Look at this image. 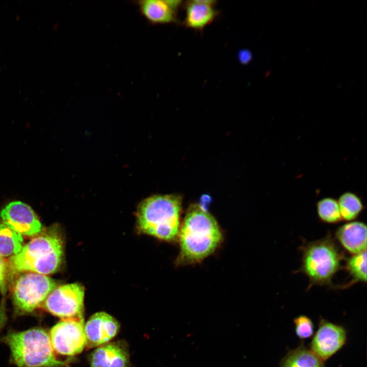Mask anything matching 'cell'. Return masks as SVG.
<instances>
[{"label":"cell","instance_id":"obj_2","mask_svg":"<svg viewBox=\"0 0 367 367\" xmlns=\"http://www.w3.org/2000/svg\"><path fill=\"white\" fill-rule=\"evenodd\" d=\"M181 203V198L175 195H155L144 200L137 212L139 230L163 241H177Z\"/></svg>","mask_w":367,"mask_h":367},{"label":"cell","instance_id":"obj_4","mask_svg":"<svg viewBox=\"0 0 367 367\" xmlns=\"http://www.w3.org/2000/svg\"><path fill=\"white\" fill-rule=\"evenodd\" d=\"M63 241L57 229L34 238L9 259L8 268L14 272L48 275L60 267L64 254Z\"/></svg>","mask_w":367,"mask_h":367},{"label":"cell","instance_id":"obj_1","mask_svg":"<svg viewBox=\"0 0 367 367\" xmlns=\"http://www.w3.org/2000/svg\"><path fill=\"white\" fill-rule=\"evenodd\" d=\"M179 252L176 265L199 263L213 253L223 241L216 219L201 206L191 205L181 224L178 239Z\"/></svg>","mask_w":367,"mask_h":367},{"label":"cell","instance_id":"obj_7","mask_svg":"<svg viewBox=\"0 0 367 367\" xmlns=\"http://www.w3.org/2000/svg\"><path fill=\"white\" fill-rule=\"evenodd\" d=\"M84 294L83 286L78 283L58 286L41 306L62 319H83Z\"/></svg>","mask_w":367,"mask_h":367},{"label":"cell","instance_id":"obj_12","mask_svg":"<svg viewBox=\"0 0 367 367\" xmlns=\"http://www.w3.org/2000/svg\"><path fill=\"white\" fill-rule=\"evenodd\" d=\"M182 3L180 0H143L137 4L142 16L156 25L177 23V13Z\"/></svg>","mask_w":367,"mask_h":367},{"label":"cell","instance_id":"obj_13","mask_svg":"<svg viewBox=\"0 0 367 367\" xmlns=\"http://www.w3.org/2000/svg\"><path fill=\"white\" fill-rule=\"evenodd\" d=\"M214 0L186 1L184 5L185 17L184 25L188 29L200 31L211 24L219 15Z\"/></svg>","mask_w":367,"mask_h":367},{"label":"cell","instance_id":"obj_6","mask_svg":"<svg viewBox=\"0 0 367 367\" xmlns=\"http://www.w3.org/2000/svg\"><path fill=\"white\" fill-rule=\"evenodd\" d=\"M57 282L43 274L26 272L16 279L13 289V302L16 311L28 313L40 307Z\"/></svg>","mask_w":367,"mask_h":367},{"label":"cell","instance_id":"obj_22","mask_svg":"<svg viewBox=\"0 0 367 367\" xmlns=\"http://www.w3.org/2000/svg\"><path fill=\"white\" fill-rule=\"evenodd\" d=\"M8 265L0 256V291L3 295H6L7 290V278Z\"/></svg>","mask_w":367,"mask_h":367},{"label":"cell","instance_id":"obj_14","mask_svg":"<svg viewBox=\"0 0 367 367\" xmlns=\"http://www.w3.org/2000/svg\"><path fill=\"white\" fill-rule=\"evenodd\" d=\"M91 367H128V347L122 342H113L98 347L91 354Z\"/></svg>","mask_w":367,"mask_h":367},{"label":"cell","instance_id":"obj_5","mask_svg":"<svg viewBox=\"0 0 367 367\" xmlns=\"http://www.w3.org/2000/svg\"><path fill=\"white\" fill-rule=\"evenodd\" d=\"M4 339L18 367H61L65 364L56 357L49 334L41 328L11 332Z\"/></svg>","mask_w":367,"mask_h":367},{"label":"cell","instance_id":"obj_15","mask_svg":"<svg viewBox=\"0 0 367 367\" xmlns=\"http://www.w3.org/2000/svg\"><path fill=\"white\" fill-rule=\"evenodd\" d=\"M334 239L351 255L365 251L366 224L360 221L348 222L337 228L335 232Z\"/></svg>","mask_w":367,"mask_h":367},{"label":"cell","instance_id":"obj_16","mask_svg":"<svg viewBox=\"0 0 367 367\" xmlns=\"http://www.w3.org/2000/svg\"><path fill=\"white\" fill-rule=\"evenodd\" d=\"M279 367H326L324 361L303 343L290 350L282 358Z\"/></svg>","mask_w":367,"mask_h":367},{"label":"cell","instance_id":"obj_10","mask_svg":"<svg viewBox=\"0 0 367 367\" xmlns=\"http://www.w3.org/2000/svg\"><path fill=\"white\" fill-rule=\"evenodd\" d=\"M0 216L4 224L21 235L35 237L42 229L34 211L21 201L9 203L1 211Z\"/></svg>","mask_w":367,"mask_h":367},{"label":"cell","instance_id":"obj_3","mask_svg":"<svg viewBox=\"0 0 367 367\" xmlns=\"http://www.w3.org/2000/svg\"><path fill=\"white\" fill-rule=\"evenodd\" d=\"M300 249L302 252L301 266L296 272H301L308 278L307 290L314 285L332 286V278L344 269L346 259L341 249L330 232L324 238L311 241H303Z\"/></svg>","mask_w":367,"mask_h":367},{"label":"cell","instance_id":"obj_20","mask_svg":"<svg viewBox=\"0 0 367 367\" xmlns=\"http://www.w3.org/2000/svg\"><path fill=\"white\" fill-rule=\"evenodd\" d=\"M318 217L320 221L328 224H336L343 221L337 200L331 197L320 199L316 203Z\"/></svg>","mask_w":367,"mask_h":367},{"label":"cell","instance_id":"obj_17","mask_svg":"<svg viewBox=\"0 0 367 367\" xmlns=\"http://www.w3.org/2000/svg\"><path fill=\"white\" fill-rule=\"evenodd\" d=\"M366 251L359 254L351 255L345 259L344 269L348 272L350 281L342 285L340 289H346L357 282H366Z\"/></svg>","mask_w":367,"mask_h":367},{"label":"cell","instance_id":"obj_19","mask_svg":"<svg viewBox=\"0 0 367 367\" xmlns=\"http://www.w3.org/2000/svg\"><path fill=\"white\" fill-rule=\"evenodd\" d=\"M23 238L5 224H0V256L11 257L22 249Z\"/></svg>","mask_w":367,"mask_h":367},{"label":"cell","instance_id":"obj_11","mask_svg":"<svg viewBox=\"0 0 367 367\" xmlns=\"http://www.w3.org/2000/svg\"><path fill=\"white\" fill-rule=\"evenodd\" d=\"M120 325L117 320L105 312L93 314L84 326L86 346L98 347L109 343L118 333Z\"/></svg>","mask_w":367,"mask_h":367},{"label":"cell","instance_id":"obj_21","mask_svg":"<svg viewBox=\"0 0 367 367\" xmlns=\"http://www.w3.org/2000/svg\"><path fill=\"white\" fill-rule=\"evenodd\" d=\"M297 336L301 339H307L313 334L314 325L311 319L305 315H300L293 320Z\"/></svg>","mask_w":367,"mask_h":367},{"label":"cell","instance_id":"obj_9","mask_svg":"<svg viewBox=\"0 0 367 367\" xmlns=\"http://www.w3.org/2000/svg\"><path fill=\"white\" fill-rule=\"evenodd\" d=\"M347 340V331L344 326L321 318L311 341L310 350L325 361L339 351Z\"/></svg>","mask_w":367,"mask_h":367},{"label":"cell","instance_id":"obj_8","mask_svg":"<svg viewBox=\"0 0 367 367\" xmlns=\"http://www.w3.org/2000/svg\"><path fill=\"white\" fill-rule=\"evenodd\" d=\"M84 319H62L50 329L49 337L54 352L64 356L81 353L86 346Z\"/></svg>","mask_w":367,"mask_h":367},{"label":"cell","instance_id":"obj_23","mask_svg":"<svg viewBox=\"0 0 367 367\" xmlns=\"http://www.w3.org/2000/svg\"><path fill=\"white\" fill-rule=\"evenodd\" d=\"M239 59L242 63L244 64H247L252 59V54L248 50H242L239 54Z\"/></svg>","mask_w":367,"mask_h":367},{"label":"cell","instance_id":"obj_18","mask_svg":"<svg viewBox=\"0 0 367 367\" xmlns=\"http://www.w3.org/2000/svg\"><path fill=\"white\" fill-rule=\"evenodd\" d=\"M337 200L343 220L350 222L356 220L364 209L361 198L351 191L343 193Z\"/></svg>","mask_w":367,"mask_h":367}]
</instances>
